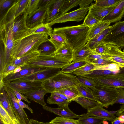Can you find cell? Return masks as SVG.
<instances>
[{"label":"cell","instance_id":"6da1fadb","mask_svg":"<svg viewBox=\"0 0 124 124\" xmlns=\"http://www.w3.org/2000/svg\"><path fill=\"white\" fill-rule=\"evenodd\" d=\"M49 36L46 34L37 33L14 41L11 54V60L38 50L41 44L49 40Z\"/></svg>","mask_w":124,"mask_h":124},{"label":"cell","instance_id":"7a4b0ae2","mask_svg":"<svg viewBox=\"0 0 124 124\" xmlns=\"http://www.w3.org/2000/svg\"><path fill=\"white\" fill-rule=\"evenodd\" d=\"M90 28L83 24L55 28L53 30L64 33L66 43L75 51L84 47L88 41Z\"/></svg>","mask_w":124,"mask_h":124},{"label":"cell","instance_id":"3957f363","mask_svg":"<svg viewBox=\"0 0 124 124\" xmlns=\"http://www.w3.org/2000/svg\"><path fill=\"white\" fill-rule=\"evenodd\" d=\"M76 76L71 74L63 73L58 74L42 82L41 87L48 93L58 91L67 87L79 83Z\"/></svg>","mask_w":124,"mask_h":124},{"label":"cell","instance_id":"277c9868","mask_svg":"<svg viewBox=\"0 0 124 124\" xmlns=\"http://www.w3.org/2000/svg\"><path fill=\"white\" fill-rule=\"evenodd\" d=\"M93 93L95 100L106 108L114 104L118 94L117 88L96 84Z\"/></svg>","mask_w":124,"mask_h":124},{"label":"cell","instance_id":"5b68a950","mask_svg":"<svg viewBox=\"0 0 124 124\" xmlns=\"http://www.w3.org/2000/svg\"><path fill=\"white\" fill-rule=\"evenodd\" d=\"M70 63L66 60L54 55H39L27 63L26 65L40 68H61Z\"/></svg>","mask_w":124,"mask_h":124},{"label":"cell","instance_id":"8992f818","mask_svg":"<svg viewBox=\"0 0 124 124\" xmlns=\"http://www.w3.org/2000/svg\"><path fill=\"white\" fill-rule=\"evenodd\" d=\"M104 42L116 45L121 49L124 48V21L116 23Z\"/></svg>","mask_w":124,"mask_h":124},{"label":"cell","instance_id":"52a82bcc","mask_svg":"<svg viewBox=\"0 0 124 124\" xmlns=\"http://www.w3.org/2000/svg\"><path fill=\"white\" fill-rule=\"evenodd\" d=\"M42 83L41 82L19 79L4 83L3 86L16 90L22 94H25L40 87L41 86Z\"/></svg>","mask_w":124,"mask_h":124},{"label":"cell","instance_id":"ba28073f","mask_svg":"<svg viewBox=\"0 0 124 124\" xmlns=\"http://www.w3.org/2000/svg\"><path fill=\"white\" fill-rule=\"evenodd\" d=\"M3 86L8 95L12 110L20 124H29L30 120L29 119L23 108H22L19 105L18 100L15 95L13 90L7 86Z\"/></svg>","mask_w":124,"mask_h":124},{"label":"cell","instance_id":"9c48e42d","mask_svg":"<svg viewBox=\"0 0 124 124\" xmlns=\"http://www.w3.org/2000/svg\"><path fill=\"white\" fill-rule=\"evenodd\" d=\"M28 16L25 12L14 18L12 23L14 41L22 39L30 35V29L27 27L26 20Z\"/></svg>","mask_w":124,"mask_h":124},{"label":"cell","instance_id":"30bf717a","mask_svg":"<svg viewBox=\"0 0 124 124\" xmlns=\"http://www.w3.org/2000/svg\"><path fill=\"white\" fill-rule=\"evenodd\" d=\"M90 6L86 8H80L72 12L65 13L48 23L51 27L54 24L69 21L79 22L83 20Z\"/></svg>","mask_w":124,"mask_h":124},{"label":"cell","instance_id":"8fae6325","mask_svg":"<svg viewBox=\"0 0 124 124\" xmlns=\"http://www.w3.org/2000/svg\"><path fill=\"white\" fill-rule=\"evenodd\" d=\"M96 85L106 87L124 89V75H114L92 78Z\"/></svg>","mask_w":124,"mask_h":124},{"label":"cell","instance_id":"7c38bea8","mask_svg":"<svg viewBox=\"0 0 124 124\" xmlns=\"http://www.w3.org/2000/svg\"><path fill=\"white\" fill-rule=\"evenodd\" d=\"M60 68H46L42 71L24 77L20 79L42 82L55 76L61 70Z\"/></svg>","mask_w":124,"mask_h":124},{"label":"cell","instance_id":"4fadbf2b","mask_svg":"<svg viewBox=\"0 0 124 124\" xmlns=\"http://www.w3.org/2000/svg\"><path fill=\"white\" fill-rule=\"evenodd\" d=\"M46 68L30 66L26 64L22 67V69L20 72L15 74H11L6 76L3 80V83L21 79L24 77L43 70Z\"/></svg>","mask_w":124,"mask_h":124},{"label":"cell","instance_id":"5bb4252c","mask_svg":"<svg viewBox=\"0 0 124 124\" xmlns=\"http://www.w3.org/2000/svg\"><path fill=\"white\" fill-rule=\"evenodd\" d=\"M47 8H39L31 15L27 16L26 23L30 29L43 23L47 14Z\"/></svg>","mask_w":124,"mask_h":124},{"label":"cell","instance_id":"9a60e30c","mask_svg":"<svg viewBox=\"0 0 124 124\" xmlns=\"http://www.w3.org/2000/svg\"><path fill=\"white\" fill-rule=\"evenodd\" d=\"M63 1L64 0H52L47 8V16L43 23H48L61 15Z\"/></svg>","mask_w":124,"mask_h":124},{"label":"cell","instance_id":"2e32d148","mask_svg":"<svg viewBox=\"0 0 124 124\" xmlns=\"http://www.w3.org/2000/svg\"><path fill=\"white\" fill-rule=\"evenodd\" d=\"M87 110V114L91 116L97 117L105 119V121L113 122L117 117L115 114L104 109L99 104Z\"/></svg>","mask_w":124,"mask_h":124},{"label":"cell","instance_id":"e0dca14e","mask_svg":"<svg viewBox=\"0 0 124 124\" xmlns=\"http://www.w3.org/2000/svg\"><path fill=\"white\" fill-rule=\"evenodd\" d=\"M120 2L107 7H97L93 4L90 6L88 12L99 21H101L110 13Z\"/></svg>","mask_w":124,"mask_h":124},{"label":"cell","instance_id":"ac0fdd59","mask_svg":"<svg viewBox=\"0 0 124 124\" xmlns=\"http://www.w3.org/2000/svg\"><path fill=\"white\" fill-rule=\"evenodd\" d=\"M0 104L9 114L15 124H21L12 110L8 95L3 86L0 87Z\"/></svg>","mask_w":124,"mask_h":124},{"label":"cell","instance_id":"d6986e66","mask_svg":"<svg viewBox=\"0 0 124 124\" xmlns=\"http://www.w3.org/2000/svg\"><path fill=\"white\" fill-rule=\"evenodd\" d=\"M43 108L47 111L53 113L61 117L73 119L78 118L81 115H78L72 111L68 106L58 107L57 108H52L46 106L42 107Z\"/></svg>","mask_w":124,"mask_h":124},{"label":"cell","instance_id":"ffe728a7","mask_svg":"<svg viewBox=\"0 0 124 124\" xmlns=\"http://www.w3.org/2000/svg\"><path fill=\"white\" fill-rule=\"evenodd\" d=\"M124 0H122L117 6L109 14L105 17L101 21L112 23L120 21L124 17Z\"/></svg>","mask_w":124,"mask_h":124},{"label":"cell","instance_id":"44dd1931","mask_svg":"<svg viewBox=\"0 0 124 124\" xmlns=\"http://www.w3.org/2000/svg\"><path fill=\"white\" fill-rule=\"evenodd\" d=\"M48 92L41 86L32 91L28 92L24 94L27 99L30 101H33L43 106H46L44 97Z\"/></svg>","mask_w":124,"mask_h":124},{"label":"cell","instance_id":"7402d4cb","mask_svg":"<svg viewBox=\"0 0 124 124\" xmlns=\"http://www.w3.org/2000/svg\"><path fill=\"white\" fill-rule=\"evenodd\" d=\"M74 51L66 43L57 49L52 55L64 59L70 63L73 61Z\"/></svg>","mask_w":124,"mask_h":124},{"label":"cell","instance_id":"603a6c76","mask_svg":"<svg viewBox=\"0 0 124 124\" xmlns=\"http://www.w3.org/2000/svg\"><path fill=\"white\" fill-rule=\"evenodd\" d=\"M112 27L113 25L110 26L101 32L88 41L86 44L92 51L98 46L103 43L105 39Z\"/></svg>","mask_w":124,"mask_h":124},{"label":"cell","instance_id":"cb8c5ba5","mask_svg":"<svg viewBox=\"0 0 124 124\" xmlns=\"http://www.w3.org/2000/svg\"><path fill=\"white\" fill-rule=\"evenodd\" d=\"M114 75H124V67L122 68L120 70L117 71H113L109 70H93L82 77L92 78Z\"/></svg>","mask_w":124,"mask_h":124},{"label":"cell","instance_id":"d4e9b609","mask_svg":"<svg viewBox=\"0 0 124 124\" xmlns=\"http://www.w3.org/2000/svg\"><path fill=\"white\" fill-rule=\"evenodd\" d=\"M39 54L38 50L27 53L21 57L12 60L10 64L18 66H23Z\"/></svg>","mask_w":124,"mask_h":124},{"label":"cell","instance_id":"484cf974","mask_svg":"<svg viewBox=\"0 0 124 124\" xmlns=\"http://www.w3.org/2000/svg\"><path fill=\"white\" fill-rule=\"evenodd\" d=\"M49 40L56 47L57 49L66 43V37L64 33L55 31L53 30L49 35Z\"/></svg>","mask_w":124,"mask_h":124},{"label":"cell","instance_id":"4316f807","mask_svg":"<svg viewBox=\"0 0 124 124\" xmlns=\"http://www.w3.org/2000/svg\"><path fill=\"white\" fill-rule=\"evenodd\" d=\"M111 23L110 22L107 21H100L98 23L90 28L88 36V40L109 27Z\"/></svg>","mask_w":124,"mask_h":124},{"label":"cell","instance_id":"83f0119b","mask_svg":"<svg viewBox=\"0 0 124 124\" xmlns=\"http://www.w3.org/2000/svg\"><path fill=\"white\" fill-rule=\"evenodd\" d=\"M92 53L93 51L86 44L82 48L74 51L73 62L85 60Z\"/></svg>","mask_w":124,"mask_h":124},{"label":"cell","instance_id":"f1b7e54d","mask_svg":"<svg viewBox=\"0 0 124 124\" xmlns=\"http://www.w3.org/2000/svg\"><path fill=\"white\" fill-rule=\"evenodd\" d=\"M55 46L49 40L45 42L39 46L38 50L41 55H52L56 51Z\"/></svg>","mask_w":124,"mask_h":124},{"label":"cell","instance_id":"f546056e","mask_svg":"<svg viewBox=\"0 0 124 124\" xmlns=\"http://www.w3.org/2000/svg\"><path fill=\"white\" fill-rule=\"evenodd\" d=\"M89 62L85 59L72 62L61 68V71L65 73L71 74L75 70Z\"/></svg>","mask_w":124,"mask_h":124},{"label":"cell","instance_id":"4dcf8cb0","mask_svg":"<svg viewBox=\"0 0 124 124\" xmlns=\"http://www.w3.org/2000/svg\"><path fill=\"white\" fill-rule=\"evenodd\" d=\"M77 120L80 124H101L105 120L97 117L89 116L86 113L81 115Z\"/></svg>","mask_w":124,"mask_h":124},{"label":"cell","instance_id":"1f68e13d","mask_svg":"<svg viewBox=\"0 0 124 124\" xmlns=\"http://www.w3.org/2000/svg\"><path fill=\"white\" fill-rule=\"evenodd\" d=\"M72 101L79 104L82 107L87 110L94 107L99 104L95 100L80 96L76 97L73 99Z\"/></svg>","mask_w":124,"mask_h":124},{"label":"cell","instance_id":"d6a6232c","mask_svg":"<svg viewBox=\"0 0 124 124\" xmlns=\"http://www.w3.org/2000/svg\"><path fill=\"white\" fill-rule=\"evenodd\" d=\"M76 85L67 87L60 90L58 92L65 95L71 102L73 99L80 96Z\"/></svg>","mask_w":124,"mask_h":124},{"label":"cell","instance_id":"836d02e7","mask_svg":"<svg viewBox=\"0 0 124 124\" xmlns=\"http://www.w3.org/2000/svg\"><path fill=\"white\" fill-rule=\"evenodd\" d=\"M52 29L48 23H42L30 29V35L37 33H45L49 35L51 33Z\"/></svg>","mask_w":124,"mask_h":124},{"label":"cell","instance_id":"e575fe53","mask_svg":"<svg viewBox=\"0 0 124 124\" xmlns=\"http://www.w3.org/2000/svg\"><path fill=\"white\" fill-rule=\"evenodd\" d=\"M76 86L79 92L80 96L95 100L93 91L91 89L79 83Z\"/></svg>","mask_w":124,"mask_h":124},{"label":"cell","instance_id":"d590c367","mask_svg":"<svg viewBox=\"0 0 124 124\" xmlns=\"http://www.w3.org/2000/svg\"><path fill=\"white\" fill-rule=\"evenodd\" d=\"M50 96L48 97L47 102L51 105L56 104L58 107L68 106L70 102L68 101L63 99L51 93Z\"/></svg>","mask_w":124,"mask_h":124},{"label":"cell","instance_id":"8d00e7d4","mask_svg":"<svg viewBox=\"0 0 124 124\" xmlns=\"http://www.w3.org/2000/svg\"><path fill=\"white\" fill-rule=\"evenodd\" d=\"M95 66L89 62L85 65L77 69L72 73L77 76H83L93 70Z\"/></svg>","mask_w":124,"mask_h":124},{"label":"cell","instance_id":"74e56055","mask_svg":"<svg viewBox=\"0 0 124 124\" xmlns=\"http://www.w3.org/2000/svg\"><path fill=\"white\" fill-rule=\"evenodd\" d=\"M81 0H64L61 8V14L60 16L66 13L73 8L79 5Z\"/></svg>","mask_w":124,"mask_h":124},{"label":"cell","instance_id":"f35d334b","mask_svg":"<svg viewBox=\"0 0 124 124\" xmlns=\"http://www.w3.org/2000/svg\"><path fill=\"white\" fill-rule=\"evenodd\" d=\"M16 0H0V16L1 19Z\"/></svg>","mask_w":124,"mask_h":124},{"label":"cell","instance_id":"ab89813d","mask_svg":"<svg viewBox=\"0 0 124 124\" xmlns=\"http://www.w3.org/2000/svg\"><path fill=\"white\" fill-rule=\"evenodd\" d=\"M77 76L76 78L79 83L93 90L96 84L93 79L81 76Z\"/></svg>","mask_w":124,"mask_h":124},{"label":"cell","instance_id":"60d3db41","mask_svg":"<svg viewBox=\"0 0 124 124\" xmlns=\"http://www.w3.org/2000/svg\"><path fill=\"white\" fill-rule=\"evenodd\" d=\"M51 124H80L77 120L58 116L49 122Z\"/></svg>","mask_w":124,"mask_h":124},{"label":"cell","instance_id":"b9f144b4","mask_svg":"<svg viewBox=\"0 0 124 124\" xmlns=\"http://www.w3.org/2000/svg\"><path fill=\"white\" fill-rule=\"evenodd\" d=\"M0 120L4 124H15L12 119L0 104Z\"/></svg>","mask_w":124,"mask_h":124},{"label":"cell","instance_id":"7bdbcfd3","mask_svg":"<svg viewBox=\"0 0 124 124\" xmlns=\"http://www.w3.org/2000/svg\"><path fill=\"white\" fill-rule=\"evenodd\" d=\"M40 0H29L25 12L28 16L31 15L39 8Z\"/></svg>","mask_w":124,"mask_h":124},{"label":"cell","instance_id":"ee69618b","mask_svg":"<svg viewBox=\"0 0 124 124\" xmlns=\"http://www.w3.org/2000/svg\"><path fill=\"white\" fill-rule=\"evenodd\" d=\"M100 21L89 13L84 19L83 24L91 28Z\"/></svg>","mask_w":124,"mask_h":124},{"label":"cell","instance_id":"f6af8a7d","mask_svg":"<svg viewBox=\"0 0 124 124\" xmlns=\"http://www.w3.org/2000/svg\"><path fill=\"white\" fill-rule=\"evenodd\" d=\"M122 0H95V3L93 5L99 7L109 6L120 2Z\"/></svg>","mask_w":124,"mask_h":124},{"label":"cell","instance_id":"bcb514c9","mask_svg":"<svg viewBox=\"0 0 124 124\" xmlns=\"http://www.w3.org/2000/svg\"><path fill=\"white\" fill-rule=\"evenodd\" d=\"M29 0H18V6L15 18L22 15L26 10Z\"/></svg>","mask_w":124,"mask_h":124},{"label":"cell","instance_id":"7dc6e473","mask_svg":"<svg viewBox=\"0 0 124 124\" xmlns=\"http://www.w3.org/2000/svg\"><path fill=\"white\" fill-rule=\"evenodd\" d=\"M0 74L5 68V53L4 45L3 41L0 40Z\"/></svg>","mask_w":124,"mask_h":124},{"label":"cell","instance_id":"c3c4849f","mask_svg":"<svg viewBox=\"0 0 124 124\" xmlns=\"http://www.w3.org/2000/svg\"><path fill=\"white\" fill-rule=\"evenodd\" d=\"M90 62L95 66H102L113 63L117 64L113 61L105 58H100L93 61Z\"/></svg>","mask_w":124,"mask_h":124},{"label":"cell","instance_id":"681fc988","mask_svg":"<svg viewBox=\"0 0 124 124\" xmlns=\"http://www.w3.org/2000/svg\"><path fill=\"white\" fill-rule=\"evenodd\" d=\"M101 58H105L109 59L108 55H107L99 54L92 53V54L86 58L85 59L89 62H90L93 61Z\"/></svg>","mask_w":124,"mask_h":124},{"label":"cell","instance_id":"f907efd6","mask_svg":"<svg viewBox=\"0 0 124 124\" xmlns=\"http://www.w3.org/2000/svg\"><path fill=\"white\" fill-rule=\"evenodd\" d=\"M118 95L114 102V104H120L124 105V90L121 88H117Z\"/></svg>","mask_w":124,"mask_h":124},{"label":"cell","instance_id":"816d5d0a","mask_svg":"<svg viewBox=\"0 0 124 124\" xmlns=\"http://www.w3.org/2000/svg\"><path fill=\"white\" fill-rule=\"evenodd\" d=\"M106 51V48L103 43L97 46L93 51V53L105 55Z\"/></svg>","mask_w":124,"mask_h":124},{"label":"cell","instance_id":"f5cc1de1","mask_svg":"<svg viewBox=\"0 0 124 124\" xmlns=\"http://www.w3.org/2000/svg\"><path fill=\"white\" fill-rule=\"evenodd\" d=\"M15 95L18 100H23L27 102L29 104L31 103L26 97L23 94H21L18 91L13 89H12Z\"/></svg>","mask_w":124,"mask_h":124},{"label":"cell","instance_id":"db71d44e","mask_svg":"<svg viewBox=\"0 0 124 124\" xmlns=\"http://www.w3.org/2000/svg\"><path fill=\"white\" fill-rule=\"evenodd\" d=\"M52 0H40L39 6V8H47Z\"/></svg>","mask_w":124,"mask_h":124},{"label":"cell","instance_id":"11a10c76","mask_svg":"<svg viewBox=\"0 0 124 124\" xmlns=\"http://www.w3.org/2000/svg\"><path fill=\"white\" fill-rule=\"evenodd\" d=\"M93 0H81L79 5L80 8H86L89 7V4L91 3Z\"/></svg>","mask_w":124,"mask_h":124},{"label":"cell","instance_id":"9f6ffc18","mask_svg":"<svg viewBox=\"0 0 124 124\" xmlns=\"http://www.w3.org/2000/svg\"><path fill=\"white\" fill-rule=\"evenodd\" d=\"M121 115L117 117L111 122V124H124V116Z\"/></svg>","mask_w":124,"mask_h":124},{"label":"cell","instance_id":"6f0895ef","mask_svg":"<svg viewBox=\"0 0 124 124\" xmlns=\"http://www.w3.org/2000/svg\"><path fill=\"white\" fill-rule=\"evenodd\" d=\"M18 103L20 107L22 108H25L27 109L31 113H33V110L30 108L27 104L23 102L21 100H18Z\"/></svg>","mask_w":124,"mask_h":124},{"label":"cell","instance_id":"680465c9","mask_svg":"<svg viewBox=\"0 0 124 124\" xmlns=\"http://www.w3.org/2000/svg\"><path fill=\"white\" fill-rule=\"evenodd\" d=\"M50 93H52L55 95L63 99L69 101L70 103L71 102L68 98L65 95L59 92L55 91Z\"/></svg>","mask_w":124,"mask_h":124},{"label":"cell","instance_id":"91938a15","mask_svg":"<svg viewBox=\"0 0 124 124\" xmlns=\"http://www.w3.org/2000/svg\"><path fill=\"white\" fill-rule=\"evenodd\" d=\"M29 124H51L49 122H44L39 121L33 119L30 120Z\"/></svg>","mask_w":124,"mask_h":124},{"label":"cell","instance_id":"94428289","mask_svg":"<svg viewBox=\"0 0 124 124\" xmlns=\"http://www.w3.org/2000/svg\"><path fill=\"white\" fill-rule=\"evenodd\" d=\"M115 114L118 117L121 115L124 116V105L122 106L120 109L116 112Z\"/></svg>","mask_w":124,"mask_h":124},{"label":"cell","instance_id":"6125c7cd","mask_svg":"<svg viewBox=\"0 0 124 124\" xmlns=\"http://www.w3.org/2000/svg\"><path fill=\"white\" fill-rule=\"evenodd\" d=\"M0 124H4L1 121V120H0Z\"/></svg>","mask_w":124,"mask_h":124},{"label":"cell","instance_id":"be15d7a7","mask_svg":"<svg viewBox=\"0 0 124 124\" xmlns=\"http://www.w3.org/2000/svg\"><path fill=\"white\" fill-rule=\"evenodd\" d=\"M123 52H124V49L123 50Z\"/></svg>","mask_w":124,"mask_h":124}]
</instances>
